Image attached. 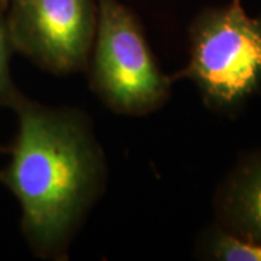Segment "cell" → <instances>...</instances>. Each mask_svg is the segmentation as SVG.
Here are the masks:
<instances>
[{"label":"cell","mask_w":261,"mask_h":261,"mask_svg":"<svg viewBox=\"0 0 261 261\" xmlns=\"http://www.w3.org/2000/svg\"><path fill=\"white\" fill-rule=\"evenodd\" d=\"M19 129L0 180L18 199L22 229L39 255L60 254L102 187L105 166L83 115L22 94Z\"/></svg>","instance_id":"obj_1"},{"label":"cell","mask_w":261,"mask_h":261,"mask_svg":"<svg viewBox=\"0 0 261 261\" xmlns=\"http://www.w3.org/2000/svg\"><path fill=\"white\" fill-rule=\"evenodd\" d=\"M190 79L205 103L237 112L261 89V16H250L241 0L197 15L190 27Z\"/></svg>","instance_id":"obj_2"},{"label":"cell","mask_w":261,"mask_h":261,"mask_svg":"<svg viewBox=\"0 0 261 261\" xmlns=\"http://www.w3.org/2000/svg\"><path fill=\"white\" fill-rule=\"evenodd\" d=\"M92 82L116 112L141 115L166 100L170 80L160 71L140 25L119 0H96Z\"/></svg>","instance_id":"obj_3"},{"label":"cell","mask_w":261,"mask_h":261,"mask_svg":"<svg viewBox=\"0 0 261 261\" xmlns=\"http://www.w3.org/2000/svg\"><path fill=\"white\" fill-rule=\"evenodd\" d=\"M96 0H8L13 49L48 71L82 70L93 47Z\"/></svg>","instance_id":"obj_4"},{"label":"cell","mask_w":261,"mask_h":261,"mask_svg":"<svg viewBox=\"0 0 261 261\" xmlns=\"http://www.w3.org/2000/svg\"><path fill=\"white\" fill-rule=\"evenodd\" d=\"M216 225L245 241L261 244V148L243 154L214 199Z\"/></svg>","instance_id":"obj_5"},{"label":"cell","mask_w":261,"mask_h":261,"mask_svg":"<svg viewBox=\"0 0 261 261\" xmlns=\"http://www.w3.org/2000/svg\"><path fill=\"white\" fill-rule=\"evenodd\" d=\"M206 255L219 261H261V244L245 241L215 226L205 240Z\"/></svg>","instance_id":"obj_6"},{"label":"cell","mask_w":261,"mask_h":261,"mask_svg":"<svg viewBox=\"0 0 261 261\" xmlns=\"http://www.w3.org/2000/svg\"><path fill=\"white\" fill-rule=\"evenodd\" d=\"M8 0H0V105L12 106L20 93L10 77V51L13 49L6 19Z\"/></svg>","instance_id":"obj_7"}]
</instances>
